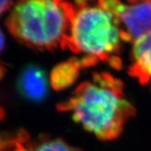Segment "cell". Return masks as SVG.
<instances>
[{"mask_svg":"<svg viewBox=\"0 0 151 151\" xmlns=\"http://www.w3.org/2000/svg\"><path fill=\"white\" fill-rule=\"evenodd\" d=\"M129 74L151 90V32L134 43Z\"/></svg>","mask_w":151,"mask_h":151,"instance_id":"cell-6","label":"cell"},{"mask_svg":"<svg viewBox=\"0 0 151 151\" xmlns=\"http://www.w3.org/2000/svg\"><path fill=\"white\" fill-rule=\"evenodd\" d=\"M119 22L125 42H135L151 32V0L124 4L122 0H97Z\"/></svg>","mask_w":151,"mask_h":151,"instance_id":"cell-4","label":"cell"},{"mask_svg":"<svg viewBox=\"0 0 151 151\" xmlns=\"http://www.w3.org/2000/svg\"><path fill=\"white\" fill-rule=\"evenodd\" d=\"M74 14L66 0H15L6 20L19 42L37 50L65 49Z\"/></svg>","mask_w":151,"mask_h":151,"instance_id":"cell-2","label":"cell"},{"mask_svg":"<svg viewBox=\"0 0 151 151\" xmlns=\"http://www.w3.org/2000/svg\"><path fill=\"white\" fill-rule=\"evenodd\" d=\"M94 65L86 57H73L55 65L51 70L50 82L56 91H62L74 84L81 75V70L93 67Z\"/></svg>","mask_w":151,"mask_h":151,"instance_id":"cell-7","label":"cell"},{"mask_svg":"<svg viewBox=\"0 0 151 151\" xmlns=\"http://www.w3.org/2000/svg\"><path fill=\"white\" fill-rule=\"evenodd\" d=\"M126 1L130 4H134V3H138V2H141V1H148V0H126Z\"/></svg>","mask_w":151,"mask_h":151,"instance_id":"cell-12","label":"cell"},{"mask_svg":"<svg viewBox=\"0 0 151 151\" xmlns=\"http://www.w3.org/2000/svg\"><path fill=\"white\" fill-rule=\"evenodd\" d=\"M17 87L19 93L26 100L40 103L48 95V77L41 67L34 64L28 65L19 76Z\"/></svg>","mask_w":151,"mask_h":151,"instance_id":"cell-5","label":"cell"},{"mask_svg":"<svg viewBox=\"0 0 151 151\" xmlns=\"http://www.w3.org/2000/svg\"><path fill=\"white\" fill-rule=\"evenodd\" d=\"M57 109L70 113L76 124L101 141L119 139L136 114L134 105L126 97L124 82L106 71L94 72Z\"/></svg>","mask_w":151,"mask_h":151,"instance_id":"cell-1","label":"cell"},{"mask_svg":"<svg viewBox=\"0 0 151 151\" xmlns=\"http://www.w3.org/2000/svg\"><path fill=\"white\" fill-rule=\"evenodd\" d=\"M5 113L4 111V109L0 108V122L4 119ZM18 134H17L13 137H4L2 135H0V151H7L12 150L16 143L17 139H18Z\"/></svg>","mask_w":151,"mask_h":151,"instance_id":"cell-9","label":"cell"},{"mask_svg":"<svg viewBox=\"0 0 151 151\" xmlns=\"http://www.w3.org/2000/svg\"><path fill=\"white\" fill-rule=\"evenodd\" d=\"M125 42L117 19L97 1L76 0L67 46L74 54L104 62L120 70Z\"/></svg>","mask_w":151,"mask_h":151,"instance_id":"cell-3","label":"cell"},{"mask_svg":"<svg viewBox=\"0 0 151 151\" xmlns=\"http://www.w3.org/2000/svg\"><path fill=\"white\" fill-rule=\"evenodd\" d=\"M13 151H81L68 145L60 138H50L43 135L38 139L30 140L26 133L20 131Z\"/></svg>","mask_w":151,"mask_h":151,"instance_id":"cell-8","label":"cell"},{"mask_svg":"<svg viewBox=\"0 0 151 151\" xmlns=\"http://www.w3.org/2000/svg\"><path fill=\"white\" fill-rule=\"evenodd\" d=\"M14 2L15 0H0V15L9 10L14 4Z\"/></svg>","mask_w":151,"mask_h":151,"instance_id":"cell-11","label":"cell"},{"mask_svg":"<svg viewBox=\"0 0 151 151\" xmlns=\"http://www.w3.org/2000/svg\"><path fill=\"white\" fill-rule=\"evenodd\" d=\"M4 47H5V38L2 30L0 29V55L2 54ZM4 73H5V68L0 64V79L4 76Z\"/></svg>","mask_w":151,"mask_h":151,"instance_id":"cell-10","label":"cell"}]
</instances>
